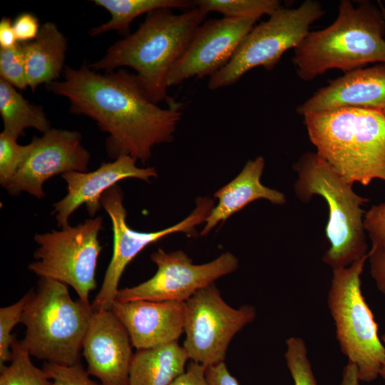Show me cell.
I'll list each match as a JSON object with an SVG mask.
<instances>
[{
  "mask_svg": "<svg viewBox=\"0 0 385 385\" xmlns=\"http://www.w3.org/2000/svg\"><path fill=\"white\" fill-rule=\"evenodd\" d=\"M63 76L47 89L66 98L72 113L92 118L108 134L110 157L129 155L145 163L155 145L173 141L181 103L170 98L167 108L160 107L147 96L135 73L120 69L103 74L83 63L77 69L66 66Z\"/></svg>",
  "mask_w": 385,
  "mask_h": 385,
  "instance_id": "cell-1",
  "label": "cell"
},
{
  "mask_svg": "<svg viewBox=\"0 0 385 385\" xmlns=\"http://www.w3.org/2000/svg\"><path fill=\"white\" fill-rule=\"evenodd\" d=\"M207 14L199 8L174 14L160 9L147 14L131 34L111 45L101 59L89 65L96 71H114L128 66L136 73L149 99L155 103L170 98L168 76L183 54Z\"/></svg>",
  "mask_w": 385,
  "mask_h": 385,
  "instance_id": "cell-2",
  "label": "cell"
},
{
  "mask_svg": "<svg viewBox=\"0 0 385 385\" xmlns=\"http://www.w3.org/2000/svg\"><path fill=\"white\" fill-rule=\"evenodd\" d=\"M303 117L317 154L348 182H385V110L341 108Z\"/></svg>",
  "mask_w": 385,
  "mask_h": 385,
  "instance_id": "cell-3",
  "label": "cell"
},
{
  "mask_svg": "<svg viewBox=\"0 0 385 385\" xmlns=\"http://www.w3.org/2000/svg\"><path fill=\"white\" fill-rule=\"evenodd\" d=\"M384 35V17L374 4L363 1L355 6L343 0L334 21L310 31L294 49L296 73L308 81L329 70L345 73L369 63L385 64Z\"/></svg>",
  "mask_w": 385,
  "mask_h": 385,
  "instance_id": "cell-4",
  "label": "cell"
},
{
  "mask_svg": "<svg viewBox=\"0 0 385 385\" xmlns=\"http://www.w3.org/2000/svg\"><path fill=\"white\" fill-rule=\"evenodd\" d=\"M298 178L297 197L307 202L319 195L326 201L329 215L325 235L329 247L323 262L332 270L347 267L368 254L362 205L369 200L359 195L348 182L317 153L306 152L294 164Z\"/></svg>",
  "mask_w": 385,
  "mask_h": 385,
  "instance_id": "cell-5",
  "label": "cell"
},
{
  "mask_svg": "<svg viewBox=\"0 0 385 385\" xmlns=\"http://www.w3.org/2000/svg\"><path fill=\"white\" fill-rule=\"evenodd\" d=\"M93 312L91 304L71 297L68 285L40 278L36 290L29 292L21 322L25 335L20 342L31 356L44 362L78 364Z\"/></svg>",
  "mask_w": 385,
  "mask_h": 385,
  "instance_id": "cell-6",
  "label": "cell"
},
{
  "mask_svg": "<svg viewBox=\"0 0 385 385\" xmlns=\"http://www.w3.org/2000/svg\"><path fill=\"white\" fill-rule=\"evenodd\" d=\"M367 260L368 254L347 267L333 270L327 303L341 351L356 364L360 381L371 382L385 363V346L361 292Z\"/></svg>",
  "mask_w": 385,
  "mask_h": 385,
  "instance_id": "cell-7",
  "label": "cell"
},
{
  "mask_svg": "<svg viewBox=\"0 0 385 385\" xmlns=\"http://www.w3.org/2000/svg\"><path fill=\"white\" fill-rule=\"evenodd\" d=\"M324 14L314 0H305L296 8L281 6L251 29L227 64L209 78L208 88L231 86L256 67L273 68L286 51L302 43L311 25Z\"/></svg>",
  "mask_w": 385,
  "mask_h": 385,
  "instance_id": "cell-8",
  "label": "cell"
},
{
  "mask_svg": "<svg viewBox=\"0 0 385 385\" xmlns=\"http://www.w3.org/2000/svg\"><path fill=\"white\" fill-rule=\"evenodd\" d=\"M102 217L87 219L76 225H65L61 230L36 234L38 247L29 270L40 278L71 286L78 299L90 304V293L96 288V272L102 247L98 234Z\"/></svg>",
  "mask_w": 385,
  "mask_h": 385,
  "instance_id": "cell-9",
  "label": "cell"
},
{
  "mask_svg": "<svg viewBox=\"0 0 385 385\" xmlns=\"http://www.w3.org/2000/svg\"><path fill=\"white\" fill-rule=\"evenodd\" d=\"M253 306H230L215 284L185 302L183 348L189 359L205 368L224 362L232 338L256 317Z\"/></svg>",
  "mask_w": 385,
  "mask_h": 385,
  "instance_id": "cell-10",
  "label": "cell"
},
{
  "mask_svg": "<svg viewBox=\"0 0 385 385\" xmlns=\"http://www.w3.org/2000/svg\"><path fill=\"white\" fill-rule=\"evenodd\" d=\"M101 202L112 223L113 248L101 287L91 304L93 311L111 309L125 267L143 249L173 233L183 232L189 237L197 236L195 227L205 222L215 207L212 199L199 197L196 199L194 210L181 222L161 230L144 232L134 230L127 224L123 192L118 185L103 193Z\"/></svg>",
  "mask_w": 385,
  "mask_h": 385,
  "instance_id": "cell-11",
  "label": "cell"
},
{
  "mask_svg": "<svg viewBox=\"0 0 385 385\" xmlns=\"http://www.w3.org/2000/svg\"><path fill=\"white\" fill-rule=\"evenodd\" d=\"M150 259L157 266L155 274L138 285L118 289L115 300L185 302L198 290L235 272L239 265L237 258L230 252L211 262L195 265L183 250L168 253L159 248L151 254Z\"/></svg>",
  "mask_w": 385,
  "mask_h": 385,
  "instance_id": "cell-12",
  "label": "cell"
},
{
  "mask_svg": "<svg viewBox=\"0 0 385 385\" xmlns=\"http://www.w3.org/2000/svg\"><path fill=\"white\" fill-rule=\"evenodd\" d=\"M76 130L51 128L34 136L27 158L5 188L12 195L26 192L36 198L45 197L44 183L53 176L70 172H87L91 155Z\"/></svg>",
  "mask_w": 385,
  "mask_h": 385,
  "instance_id": "cell-13",
  "label": "cell"
},
{
  "mask_svg": "<svg viewBox=\"0 0 385 385\" xmlns=\"http://www.w3.org/2000/svg\"><path fill=\"white\" fill-rule=\"evenodd\" d=\"M257 20L222 17L205 21L170 71L168 88L197 77H211L230 61Z\"/></svg>",
  "mask_w": 385,
  "mask_h": 385,
  "instance_id": "cell-14",
  "label": "cell"
},
{
  "mask_svg": "<svg viewBox=\"0 0 385 385\" xmlns=\"http://www.w3.org/2000/svg\"><path fill=\"white\" fill-rule=\"evenodd\" d=\"M132 347L125 327L111 309L93 312L82 344L90 376L101 385H128Z\"/></svg>",
  "mask_w": 385,
  "mask_h": 385,
  "instance_id": "cell-15",
  "label": "cell"
},
{
  "mask_svg": "<svg viewBox=\"0 0 385 385\" xmlns=\"http://www.w3.org/2000/svg\"><path fill=\"white\" fill-rule=\"evenodd\" d=\"M137 160L129 155L120 156L113 162L103 163L92 172H70L62 175L67 183V194L53 205L52 215L58 226L68 225V219L81 205H85L91 217L101 208V199L104 192L125 178H133L149 182L156 178L154 168L136 166Z\"/></svg>",
  "mask_w": 385,
  "mask_h": 385,
  "instance_id": "cell-16",
  "label": "cell"
},
{
  "mask_svg": "<svg viewBox=\"0 0 385 385\" xmlns=\"http://www.w3.org/2000/svg\"><path fill=\"white\" fill-rule=\"evenodd\" d=\"M111 310L125 327L136 350L178 342L184 333L183 302L115 300Z\"/></svg>",
  "mask_w": 385,
  "mask_h": 385,
  "instance_id": "cell-17",
  "label": "cell"
},
{
  "mask_svg": "<svg viewBox=\"0 0 385 385\" xmlns=\"http://www.w3.org/2000/svg\"><path fill=\"white\" fill-rule=\"evenodd\" d=\"M341 108L385 110V64L345 73L314 93L297 112L304 115Z\"/></svg>",
  "mask_w": 385,
  "mask_h": 385,
  "instance_id": "cell-18",
  "label": "cell"
},
{
  "mask_svg": "<svg viewBox=\"0 0 385 385\" xmlns=\"http://www.w3.org/2000/svg\"><path fill=\"white\" fill-rule=\"evenodd\" d=\"M265 164L262 156L248 160L233 180L214 193L218 202L207 217L201 235H207L219 222H225L255 200L265 199L275 205L285 204L284 193L262 184Z\"/></svg>",
  "mask_w": 385,
  "mask_h": 385,
  "instance_id": "cell-19",
  "label": "cell"
},
{
  "mask_svg": "<svg viewBox=\"0 0 385 385\" xmlns=\"http://www.w3.org/2000/svg\"><path fill=\"white\" fill-rule=\"evenodd\" d=\"M28 87L33 91L43 83L57 81L65 68L67 39L53 22L41 26L36 38L21 43Z\"/></svg>",
  "mask_w": 385,
  "mask_h": 385,
  "instance_id": "cell-20",
  "label": "cell"
},
{
  "mask_svg": "<svg viewBox=\"0 0 385 385\" xmlns=\"http://www.w3.org/2000/svg\"><path fill=\"white\" fill-rule=\"evenodd\" d=\"M188 359L178 342L137 350L130 366L128 385H170L185 372Z\"/></svg>",
  "mask_w": 385,
  "mask_h": 385,
  "instance_id": "cell-21",
  "label": "cell"
},
{
  "mask_svg": "<svg viewBox=\"0 0 385 385\" xmlns=\"http://www.w3.org/2000/svg\"><path fill=\"white\" fill-rule=\"evenodd\" d=\"M0 114L5 133L19 138L26 128L44 133L51 129L50 121L41 106L31 104L17 88L0 78Z\"/></svg>",
  "mask_w": 385,
  "mask_h": 385,
  "instance_id": "cell-22",
  "label": "cell"
},
{
  "mask_svg": "<svg viewBox=\"0 0 385 385\" xmlns=\"http://www.w3.org/2000/svg\"><path fill=\"white\" fill-rule=\"evenodd\" d=\"M96 6L106 9L111 14L107 22L92 28L88 34L96 36L109 31L128 36L133 21L142 14L160 9L189 10L195 6L188 0H94Z\"/></svg>",
  "mask_w": 385,
  "mask_h": 385,
  "instance_id": "cell-23",
  "label": "cell"
},
{
  "mask_svg": "<svg viewBox=\"0 0 385 385\" xmlns=\"http://www.w3.org/2000/svg\"><path fill=\"white\" fill-rule=\"evenodd\" d=\"M11 349L10 364L0 368V385H53L46 371L33 364L29 352L16 337Z\"/></svg>",
  "mask_w": 385,
  "mask_h": 385,
  "instance_id": "cell-24",
  "label": "cell"
},
{
  "mask_svg": "<svg viewBox=\"0 0 385 385\" xmlns=\"http://www.w3.org/2000/svg\"><path fill=\"white\" fill-rule=\"evenodd\" d=\"M195 6L205 14L215 11L223 17L259 20L281 7L278 0H195Z\"/></svg>",
  "mask_w": 385,
  "mask_h": 385,
  "instance_id": "cell-25",
  "label": "cell"
},
{
  "mask_svg": "<svg viewBox=\"0 0 385 385\" xmlns=\"http://www.w3.org/2000/svg\"><path fill=\"white\" fill-rule=\"evenodd\" d=\"M286 345L284 356L294 385H317L304 341L291 337L287 339Z\"/></svg>",
  "mask_w": 385,
  "mask_h": 385,
  "instance_id": "cell-26",
  "label": "cell"
},
{
  "mask_svg": "<svg viewBox=\"0 0 385 385\" xmlns=\"http://www.w3.org/2000/svg\"><path fill=\"white\" fill-rule=\"evenodd\" d=\"M31 143L21 145L17 138L2 131L0 133V183L6 188L29 155Z\"/></svg>",
  "mask_w": 385,
  "mask_h": 385,
  "instance_id": "cell-27",
  "label": "cell"
},
{
  "mask_svg": "<svg viewBox=\"0 0 385 385\" xmlns=\"http://www.w3.org/2000/svg\"><path fill=\"white\" fill-rule=\"evenodd\" d=\"M28 299L29 292L16 302L0 308V368L11 360V346L15 337L11 334V332L14 327L21 322Z\"/></svg>",
  "mask_w": 385,
  "mask_h": 385,
  "instance_id": "cell-28",
  "label": "cell"
},
{
  "mask_svg": "<svg viewBox=\"0 0 385 385\" xmlns=\"http://www.w3.org/2000/svg\"><path fill=\"white\" fill-rule=\"evenodd\" d=\"M0 78L17 89L28 87L21 43L11 48H0Z\"/></svg>",
  "mask_w": 385,
  "mask_h": 385,
  "instance_id": "cell-29",
  "label": "cell"
},
{
  "mask_svg": "<svg viewBox=\"0 0 385 385\" xmlns=\"http://www.w3.org/2000/svg\"><path fill=\"white\" fill-rule=\"evenodd\" d=\"M42 369L53 385H101L90 377L81 362L72 366L44 362Z\"/></svg>",
  "mask_w": 385,
  "mask_h": 385,
  "instance_id": "cell-30",
  "label": "cell"
},
{
  "mask_svg": "<svg viewBox=\"0 0 385 385\" xmlns=\"http://www.w3.org/2000/svg\"><path fill=\"white\" fill-rule=\"evenodd\" d=\"M364 225L371 247L385 249V202L374 205L365 212Z\"/></svg>",
  "mask_w": 385,
  "mask_h": 385,
  "instance_id": "cell-31",
  "label": "cell"
},
{
  "mask_svg": "<svg viewBox=\"0 0 385 385\" xmlns=\"http://www.w3.org/2000/svg\"><path fill=\"white\" fill-rule=\"evenodd\" d=\"M13 27L18 42L31 41L38 36L41 26L38 18L31 13H22L13 21Z\"/></svg>",
  "mask_w": 385,
  "mask_h": 385,
  "instance_id": "cell-32",
  "label": "cell"
},
{
  "mask_svg": "<svg viewBox=\"0 0 385 385\" xmlns=\"http://www.w3.org/2000/svg\"><path fill=\"white\" fill-rule=\"evenodd\" d=\"M370 273L378 289L385 296V249L371 247L368 252Z\"/></svg>",
  "mask_w": 385,
  "mask_h": 385,
  "instance_id": "cell-33",
  "label": "cell"
},
{
  "mask_svg": "<svg viewBox=\"0 0 385 385\" xmlns=\"http://www.w3.org/2000/svg\"><path fill=\"white\" fill-rule=\"evenodd\" d=\"M170 385H208L206 378V368L191 361L184 373L177 377Z\"/></svg>",
  "mask_w": 385,
  "mask_h": 385,
  "instance_id": "cell-34",
  "label": "cell"
},
{
  "mask_svg": "<svg viewBox=\"0 0 385 385\" xmlns=\"http://www.w3.org/2000/svg\"><path fill=\"white\" fill-rule=\"evenodd\" d=\"M206 378L208 385H240L225 362L207 367Z\"/></svg>",
  "mask_w": 385,
  "mask_h": 385,
  "instance_id": "cell-35",
  "label": "cell"
},
{
  "mask_svg": "<svg viewBox=\"0 0 385 385\" xmlns=\"http://www.w3.org/2000/svg\"><path fill=\"white\" fill-rule=\"evenodd\" d=\"M13 21L9 17H3L0 21V48H11L17 43Z\"/></svg>",
  "mask_w": 385,
  "mask_h": 385,
  "instance_id": "cell-36",
  "label": "cell"
},
{
  "mask_svg": "<svg viewBox=\"0 0 385 385\" xmlns=\"http://www.w3.org/2000/svg\"><path fill=\"white\" fill-rule=\"evenodd\" d=\"M359 381L356 364L348 361L343 369L339 385H359Z\"/></svg>",
  "mask_w": 385,
  "mask_h": 385,
  "instance_id": "cell-37",
  "label": "cell"
},
{
  "mask_svg": "<svg viewBox=\"0 0 385 385\" xmlns=\"http://www.w3.org/2000/svg\"><path fill=\"white\" fill-rule=\"evenodd\" d=\"M381 340L383 342L385 346V333L381 336ZM379 376L385 381V363L380 370Z\"/></svg>",
  "mask_w": 385,
  "mask_h": 385,
  "instance_id": "cell-38",
  "label": "cell"
}]
</instances>
